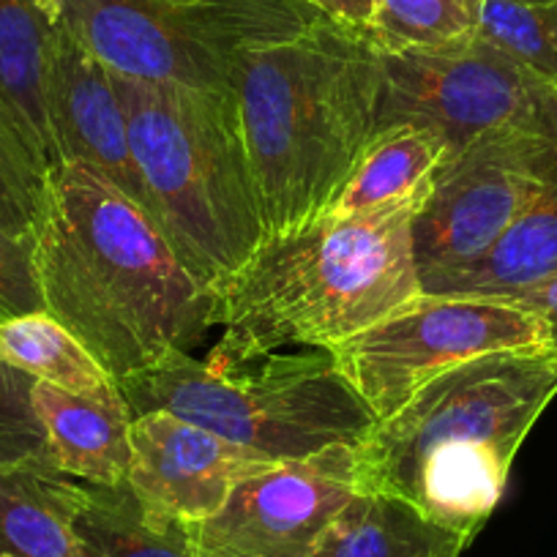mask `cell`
I'll use <instances>...</instances> for the list:
<instances>
[{
  "mask_svg": "<svg viewBox=\"0 0 557 557\" xmlns=\"http://www.w3.org/2000/svg\"><path fill=\"white\" fill-rule=\"evenodd\" d=\"M235 94L265 238L334 211L374 137L380 50L361 30L320 20L233 61Z\"/></svg>",
  "mask_w": 557,
  "mask_h": 557,
  "instance_id": "obj_2",
  "label": "cell"
},
{
  "mask_svg": "<svg viewBox=\"0 0 557 557\" xmlns=\"http://www.w3.org/2000/svg\"><path fill=\"white\" fill-rule=\"evenodd\" d=\"M47 168L36 157L17 115L0 96V224L17 235H34L45 195Z\"/></svg>",
  "mask_w": 557,
  "mask_h": 557,
  "instance_id": "obj_24",
  "label": "cell"
},
{
  "mask_svg": "<svg viewBox=\"0 0 557 557\" xmlns=\"http://www.w3.org/2000/svg\"><path fill=\"white\" fill-rule=\"evenodd\" d=\"M34 312H47L34 235H17L0 224V323Z\"/></svg>",
  "mask_w": 557,
  "mask_h": 557,
  "instance_id": "obj_26",
  "label": "cell"
},
{
  "mask_svg": "<svg viewBox=\"0 0 557 557\" xmlns=\"http://www.w3.org/2000/svg\"><path fill=\"white\" fill-rule=\"evenodd\" d=\"M0 557H9V555H0Z\"/></svg>",
  "mask_w": 557,
  "mask_h": 557,
  "instance_id": "obj_29",
  "label": "cell"
},
{
  "mask_svg": "<svg viewBox=\"0 0 557 557\" xmlns=\"http://www.w3.org/2000/svg\"><path fill=\"white\" fill-rule=\"evenodd\" d=\"M77 557H197L191 524L157 511L123 481L88 484V500L74 519Z\"/></svg>",
  "mask_w": 557,
  "mask_h": 557,
  "instance_id": "obj_19",
  "label": "cell"
},
{
  "mask_svg": "<svg viewBox=\"0 0 557 557\" xmlns=\"http://www.w3.org/2000/svg\"><path fill=\"white\" fill-rule=\"evenodd\" d=\"M557 181V115L508 123L448 153L412 222L418 276L490 249Z\"/></svg>",
  "mask_w": 557,
  "mask_h": 557,
  "instance_id": "obj_9",
  "label": "cell"
},
{
  "mask_svg": "<svg viewBox=\"0 0 557 557\" xmlns=\"http://www.w3.org/2000/svg\"><path fill=\"white\" fill-rule=\"evenodd\" d=\"M484 0H374L367 36L383 52L432 50L479 34Z\"/></svg>",
  "mask_w": 557,
  "mask_h": 557,
  "instance_id": "obj_22",
  "label": "cell"
},
{
  "mask_svg": "<svg viewBox=\"0 0 557 557\" xmlns=\"http://www.w3.org/2000/svg\"><path fill=\"white\" fill-rule=\"evenodd\" d=\"M153 222L216 290L265 240L233 88L151 83L112 72Z\"/></svg>",
  "mask_w": 557,
  "mask_h": 557,
  "instance_id": "obj_5",
  "label": "cell"
},
{
  "mask_svg": "<svg viewBox=\"0 0 557 557\" xmlns=\"http://www.w3.org/2000/svg\"><path fill=\"white\" fill-rule=\"evenodd\" d=\"M555 396L552 347L470 358L358 443V490L401 497L473 541L506 492L519 446Z\"/></svg>",
  "mask_w": 557,
  "mask_h": 557,
  "instance_id": "obj_4",
  "label": "cell"
},
{
  "mask_svg": "<svg viewBox=\"0 0 557 557\" xmlns=\"http://www.w3.org/2000/svg\"><path fill=\"white\" fill-rule=\"evenodd\" d=\"M47 312L123 380L191 352L216 325V296L151 213L88 164L47 170L34 227Z\"/></svg>",
  "mask_w": 557,
  "mask_h": 557,
  "instance_id": "obj_1",
  "label": "cell"
},
{
  "mask_svg": "<svg viewBox=\"0 0 557 557\" xmlns=\"http://www.w3.org/2000/svg\"><path fill=\"white\" fill-rule=\"evenodd\" d=\"M479 36L557 88V0H484Z\"/></svg>",
  "mask_w": 557,
  "mask_h": 557,
  "instance_id": "obj_23",
  "label": "cell"
},
{
  "mask_svg": "<svg viewBox=\"0 0 557 557\" xmlns=\"http://www.w3.org/2000/svg\"><path fill=\"white\" fill-rule=\"evenodd\" d=\"M468 544L401 497L358 490L331 519L312 557H459Z\"/></svg>",
  "mask_w": 557,
  "mask_h": 557,
  "instance_id": "obj_17",
  "label": "cell"
},
{
  "mask_svg": "<svg viewBox=\"0 0 557 557\" xmlns=\"http://www.w3.org/2000/svg\"><path fill=\"white\" fill-rule=\"evenodd\" d=\"M358 446L276 462L235 484L224 506L191 524L197 557H312L331 519L358 492Z\"/></svg>",
  "mask_w": 557,
  "mask_h": 557,
  "instance_id": "obj_11",
  "label": "cell"
},
{
  "mask_svg": "<svg viewBox=\"0 0 557 557\" xmlns=\"http://www.w3.org/2000/svg\"><path fill=\"white\" fill-rule=\"evenodd\" d=\"M513 304L530 309L544 323L546 347L557 350V273H552L546 282L535 285L533 290L522 293Z\"/></svg>",
  "mask_w": 557,
  "mask_h": 557,
  "instance_id": "obj_27",
  "label": "cell"
},
{
  "mask_svg": "<svg viewBox=\"0 0 557 557\" xmlns=\"http://www.w3.org/2000/svg\"><path fill=\"white\" fill-rule=\"evenodd\" d=\"M128 412L168 410L271 462L358 446L377 424L331 350H290L230 363L170 352L117 380Z\"/></svg>",
  "mask_w": 557,
  "mask_h": 557,
  "instance_id": "obj_6",
  "label": "cell"
},
{
  "mask_svg": "<svg viewBox=\"0 0 557 557\" xmlns=\"http://www.w3.org/2000/svg\"><path fill=\"white\" fill-rule=\"evenodd\" d=\"M88 484L45 454L0 468V555L77 557L74 519Z\"/></svg>",
  "mask_w": 557,
  "mask_h": 557,
  "instance_id": "obj_15",
  "label": "cell"
},
{
  "mask_svg": "<svg viewBox=\"0 0 557 557\" xmlns=\"http://www.w3.org/2000/svg\"><path fill=\"white\" fill-rule=\"evenodd\" d=\"M47 17L110 72L230 88L244 50L325 20L304 0H39Z\"/></svg>",
  "mask_w": 557,
  "mask_h": 557,
  "instance_id": "obj_7",
  "label": "cell"
},
{
  "mask_svg": "<svg viewBox=\"0 0 557 557\" xmlns=\"http://www.w3.org/2000/svg\"><path fill=\"white\" fill-rule=\"evenodd\" d=\"M446 157L448 143L435 128L401 123L377 132L331 213H356L426 195Z\"/></svg>",
  "mask_w": 557,
  "mask_h": 557,
  "instance_id": "obj_21",
  "label": "cell"
},
{
  "mask_svg": "<svg viewBox=\"0 0 557 557\" xmlns=\"http://www.w3.org/2000/svg\"><path fill=\"white\" fill-rule=\"evenodd\" d=\"M50 99L55 164L77 162L99 170L137 206L151 213L146 184L128 139V121L112 72L52 23Z\"/></svg>",
  "mask_w": 557,
  "mask_h": 557,
  "instance_id": "obj_13",
  "label": "cell"
},
{
  "mask_svg": "<svg viewBox=\"0 0 557 557\" xmlns=\"http://www.w3.org/2000/svg\"><path fill=\"white\" fill-rule=\"evenodd\" d=\"M555 115V85L479 34L432 50H380L374 134L401 123L426 126L454 153L492 128Z\"/></svg>",
  "mask_w": 557,
  "mask_h": 557,
  "instance_id": "obj_10",
  "label": "cell"
},
{
  "mask_svg": "<svg viewBox=\"0 0 557 557\" xmlns=\"http://www.w3.org/2000/svg\"><path fill=\"white\" fill-rule=\"evenodd\" d=\"M0 356L34 380L110 407H128L112 374L50 312L0 323Z\"/></svg>",
  "mask_w": 557,
  "mask_h": 557,
  "instance_id": "obj_20",
  "label": "cell"
},
{
  "mask_svg": "<svg viewBox=\"0 0 557 557\" xmlns=\"http://www.w3.org/2000/svg\"><path fill=\"white\" fill-rule=\"evenodd\" d=\"M426 195L325 213L262 240L213 290L222 339L211 358L240 363L271 352L336 350L421 296L412 222Z\"/></svg>",
  "mask_w": 557,
  "mask_h": 557,
  "instance_id": "obj_3",
  "label": "cell"
},
{
  "mask_svg": "<svg viewBox=\"0 0 557 557\" xmlns=\"http://www.w3.org/2000/svg\"><path fill=\"white\" fill-rule=\"evenodd\" d=\"M544 345V323L519 304L421 293L331 352L380 424L470 358Z\"/></svg>",
  "mask_w": 557,
  "mask_h": 557,
  "instance_id": "obj_8",
  "label": "cell"
},
{
  "mask_svg": "<svg viewBox=\"0 0 557 557\" xmlns=\"http://www.w3.org/2000/svg\"><path fill=\"white\" fill-rule=\"evenodd\" d=\"M36 380L0 356V468L47 451V435L34 407Z\"/></svg>",
  "mask_w": 557,
  "mask_h": 557,
  "instance_id": "obj_25",
  "label": "cell"
},
{
  "mask_svg": "<svg viewBox=\"0 0 557 557\" xmlns=\"http://www.w3.org/2000/svg\"><path fill=\"white\" fill-rule=\"evenodd\" d=\"M304 3L323 12L334 23L352 30H361V34H367L369 23H372L374 0H304Z\"/></svg>",
  "mask_w": 557,
  "mask_h": 557,
  "instance_id": "obj_28",
  "label": "cell"
},
{
  "mask_svg": "<svg viewBox=\"0 0 557 557\" xmlns=\"http://www.w3.org/2000/svg\"><path fill=\"white\" fill-rule=\"evenodd\" d=\"M557 273V181L475 260L418 276L426 296L517 301Z\"/></svg>",
  "mask_w": 557,
  "mask_h": 557,
  "instance_id": "obj_14",
  "label": "cell"
},
{
  "mask_svg": "<svg viewBox=\"0 0 557 557\" xmlns=\"http://www.w3.org/2000/svg\"><path fill=\"white\" fill-rule=\"evenodd\" d=\"M52 20L39 0H0V96L47 170L55 168L50 99Z\"/></svg>",
  "mask_w": 557,
  "mask_h": 557,
  "instance_id": "obj_18",
  "label": "cell"
},
{
  "mask_svg": "<svg viewBox=\"0 0 557 557\" xmlns=\"http://www.w3.org/2000/svg\"><path fill=\"white\" fill-rule=\"evenodd\" d=\"M128 446L126 484L139 500L186 524L216 513L238 481L276 465L168 410L134 416Z\"/></svg>",
  "mask_w": 557,
  "mask_h": 557,
  "instance_id": "obj_12",
  "label": "cell"
},
{
  "mask_svg": "<svg viewBox=\"0 0 557 557\" xmlns=\"http://www.w3.org/2000/svg\"><path fill=\"white\" fill-rule=\"evenodd\" d=\"M34 407L47 435V457L74 479L94 486H117L126 481L128 407H110L83 399L69 391L36 380Z\"/></svg>",
  "mask_w": 557,
  "mask_h": 557,
  "instance_id": "obj_16",
  "label": "cell"
}]
</instances>
